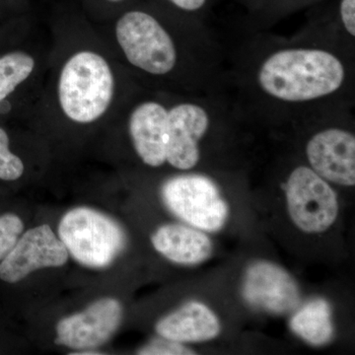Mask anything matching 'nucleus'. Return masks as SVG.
I'll list each match as a JSON object with an SVG mask.
<instances>
[{"instance_id": "obj_19", "label": "nucleus", "mask_w": 355, "mask_h": 355, "mask_svg": "<svg viewBox=\"0 0 355 355\" xmlns=\"http://www.w3.org/2000/svg\"><path fill=\"white\" fill-rule=\"evenodd\" d=\"M139 354L144 355H182L193 354L195 352L188 347H184L183 343L173 342L167 338H161L160 340H155L146 347L137 352Z\"/></svg>"}, {"instance_id": "obj_15", "label": "nucleus", "mask_w": 355, "mask_h": 355, "mask_svg": "<svg viewBox=\"0 0 355 355\" xmlns=\"http://www.w3.org/2000/svg\"><path fill=\"white\" fill-rule=\"evenodd\" d=\"M292 331L313 345H323L334 336L331 306L324 299H314L293 315Z\"/></svg>"}, {"instance_id": "obj_20", "label": "nucleus", "mask_w": 355, "mask_h": 355, "mask_svg": "<svg viewBox=\"0 0 355 355\" xmlns=\"http://www.w3.org/2000/svg\"><path fill=\"white\" fill-rule=\"evenodd\" d=\"M340 19L345 31L355 37V0H342L340 6Z\"/></svg>"}, {"instance_id": "obj_3", "label": "nucleus", "mask_w": 355, "mask_h": 355, "mask_svg": "<svg viewBox=\"0 0 355 355\" xmlns=\"http://www.w3.org/2000/svg\"><path fill=\"white\" fill-rule=\"evenodd\" d=\"M58 238L77 263L91 268L111 265L127 242L118 222L89 207L67 211L58 225Z\"/></svg>"}, {"instance_id": "obj_5", "label": "nucleus", "mask_w": 355, "mask_h": 355, "mask_svg": "<svg viewBox=\"0 0 355 355\" xmlns=\"http://www.w3.org/2000/svg\"><path fill=\"white\" fill-rule=\"evenodd\" d=\"M166 207L191 227L217 231L228 217V205L211 180L184 175L168 180L162 188Z\"/></svg>"}, {"instance_id": "obj_11", "label": "nucleus", "mask_w": 355, "mask_h": 355, "mask_svg": "<svg viewBox=\"0 0 355 355\" xmlns=\"http://www.w3.org/2000/svg\"><path fill=\"white\" fill-rule=\"evenodd\" d=\"M242 292L250 305L273 314L291 312L301 300L293 277L282 266L268 261H254L247 268Z\"/></svg>"}, {"instance_id": "obj_6", "label": "nucleus", "mask_w": 355, "mask_h": 355, "mask_svg": "<svg viewBox=\"0 0 355 355\" xmlns=\"http://www.w3.org/2000/svg\"><path fill=\"white\" fill-rule=\"evenodd\" d=\"M286 202L289 216L296 227L309 234L328 230L338 217L335 191L308 166H299L289 175Z\"/></svg>"}, {"instance_id": "obj_9", "label": "nucleus", "mask_w": 355, "mask_h": 355, "mask_svg": "<svg viewBox=\"0 0 355 355\" xmlns=\"http://www.w3.org/2000/svg\"><path fill=\"white\" fill-rule=\"evenodd\" d=\"M210 123L209 112L198 103H179L168 109L166 163L181 171L195 168Z\"/></svg>"}, {"instance_id": "obj_17", "label": "nucleus", "mask_w": 355, "mask_h": 355, "mask_svg": "<svg viewBox=\"0 0 355 355\" xmlns=\"http://www.w3.org/2000/svg\"><path fill=\"white\" fill-rule=\"evenodd\" d=\"M10 146V135L0 125V181L15 182L24 175V162Z\"/></svg>"}, {"instance_id": "obj_10", "label": "nucleus", "mask_w": 355, "mask_h": 355, "mask_svg": "<svg viewBox=\"0 0 355 355\" xmlns=\"http://www.w3.org/2000/svg\"><path fill=\"white\" fill-rule=\"evenodd\" d=\"M310 168L328 183L355 184V137L349 130L327 128L310 137L305 147Z\"/></svg>"}, {"instance_id": "obj_4", "label": "nucleus", "mask_w": 355, "mask_h": 355, "mask_svg": "<svg viewBox=\"0 0 355 355\" xmlns=\"http://www.w3.org/2000/svg\"><path fill=\"white\" fill-rule=\"evenodd\" d=\"M114 35L128 62L140 71L165 76L176 69V42L151 14L140 10L123 14L116 21Z\"/></svg>"}, {"instance_id": "obj_12", "label": "nucleus", "mask_w": 355, "mask_h": 355, "mask_svg": "<svg viewBox=\"0 0 355 355\" xmlns=\"http://www.w3.org/2000/svg\"><path fill=\"white\" fill-rule=\"evenodd\" d=\"M168 108L155 100H146L133 108L128 132L133 148L144 164L158 168L166 164Z\"/></svg>"}, {"instance_id": "obj_2", "label": "nucleus", "mask_w": 355, "mask_h": 355, "mask_svg": "<svg viewBox=\"0 0 355 355\" xmlns=\"http://www.w3.org/2000/svg\"><path fill=\"white\" fill-rule=\"evenodd\" d=\"M114 91V70L97 51H77L60 69L58 106L65 118L76 125H91L102 119L112 106Z\"/></svg>"}, {"instance_id": "obj_21", "label": "nucleus", "mask_w": 355, "mask_h": 355, "mask_svg": "<svg viewBox=\"0 0 355 355\" xmlns=\"http://www.w3.org/2000/svg\"><path fill=\"white\" fill-rule=\"evenodd\" d=\"M169 1L181 10L193 12L202 8L207 0H169Z\"/></svg>"}, {"instance_id": "obj_18", "label": "nucleus", "mask_w": 355, "mask_h": 355, "mask_svg": "<svg viewBox=\"0 0 355 355\" xmlns=\"http://www.w3.org/2000/svg\"><path fill=\"white\" fill-rule=\"evenodd\" d=\"M23 230L24 223L19 216L13 214L0 216V261L11 251Z\"/></svg>"}, {"instance_id": "obj_22", "label": "nucleus", "mask_w": 355, "mask_h": 355, "mask_svg": "<svg viewBox=\"0 0 355 355\" xmlns=\"http://www.w3.org/2000/svg\"><path fill=\"white\" fill-rule=\"evenodd\" d=\"M110 2H121L123 1V0H108Z\"/></svg>"}, {"instance_id": "obj_1", "label": "nucleus", "mask_w": 355, "mask_h": 355, "mask_svg": "<svg viewBox=\"0 0 355 355\" xmlns=\"http://www.w3.org/2000/svg\"><path fill=\"white\" fill-rule=\"evenodd\" d=\"M347 78V67L335 53L306 46L273 51L256 71L261 92L284 104H306L331 97L343 87Z\"/></svg>"}, {"instance_id": "obj_14", "label": "nucleus", "mask_w": 355, "mask_h": 355, "mask_svg": "<svg viewBox=\"0 0 355 355\" xmlns=\"http://www.w3.org/2000/svg\"><path fill=\"white\" fill-rule=\"evenodd\" d=\"M154 249L173 263L197 265L209 258L211 240L198 229L181 224H166L151 237Z\"/></svg>"}, {"instance_id": "obj_16", "label": "nucleus", "mask_w": 355, "mask_h": 355, "mask_svg": "<svg viewBox=\"0 0 355 355\" xmlns=\"http://www.w3.org/2000/svg\"><path fill=\"white\" fill-rule=\"evenodd\" d=\"M36 60L20 49L0 51V114L7 113L11 98L32 76Z\"/></svg>"}, {"instance_id": "obj_13", "label": "nucleus", "mask_w": 355, "mask_h": 355, "mask_svg": "<svg viewBox=\"0 0 355 355\" xmlns=\"http://www.w3.org/2000/svg\"><path fill=\"white\" fill-rule=\"evenodd\" d=\"M155 330L161 338L173 342H207L220 334L221 324L207 305L191 301L159 320Z\"/></svg>"}, {"instance_id": "obj_8", "label": "nucleus", "mask_w": 355, "mask_h": 355, "mask_svg": "<svg viewBox=\"0 0 355 355\" xmlns=\"http://www.w3.org/2000/svg\"><path fill=\"white\" fill-rule=\"evenodd\" d=\"M123 306L116 299L95 301L83 312L60 320L55 343L76 350H91L111 340L121 323Z\"/></svg>"}, {"instance_id": "obj_7", "label": "nucleus", "mask_w": 355, "mask_h": 355, "mask_svg": "<svg viewBox=\"0 0 355 355\" xmlns=\"http://www.w3.org/2000/svg\"><path fill=\"white\" fill-rule=\"evenodd\" d=\"M69 258L62 240L50 225L43 224L22 233L11 251L0 261V279L17 284L41 268L64 266Z\"/></svg>"}]
</instances>
